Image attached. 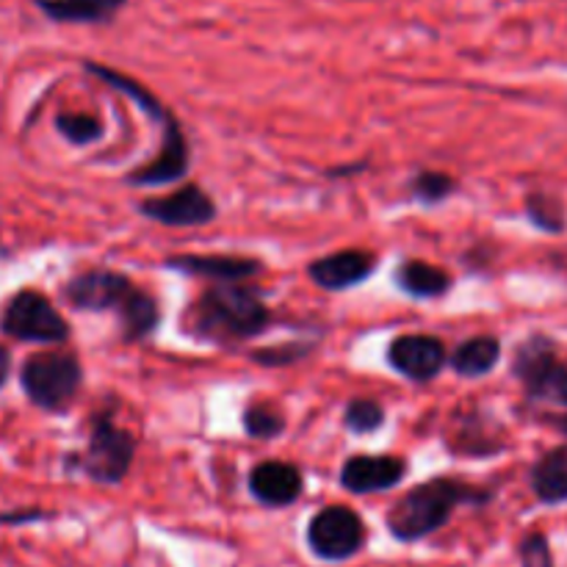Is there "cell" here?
Returning <instances> with one entry per match:
<instances>
[{"label": "cell", "instance_id": "obj_1", "mask_svg": "<svg viewBox=\"0 0 567 567\" xmlns=\"http://www.w3.org/2000/svg\"><path fill=\"white\" fill-rule=\"evenodd\" d=\"M269 321L271 313L260 293L249 286H230V282L210 286L186 310V330L194 338L216 343L247 341L260 336Z\"/></svg>", "mask_w": 567, "mask_h": 567}, {"label": "cell", "instance_id": "obj_2", "mask_svg": "<svg viewBox=\"0 0 567 567\" xmlns=\"http://www.w3.org/2000/svg\"><path fill=\"white\" fill-rule=\"evenodd\" d=\"M64 297L78 310H92V313L111 310V313H116L127 341L150 338L161 319L155 299L138 291L127 277L116 275V271H83L66 282Z\"/></svg>", "mask_w": 567, "mask_h": 567}, {"label": "cell", "instance_id": "obj_3", "mask_svg": "<svg viewBox=\"0 0 567 567\" xmlns=\"http://www.w3.org/2000/svg\"><path fill=\"white\" fill-rule=\"evenodd\" d=\"M493 498L491 491H476L454 480H432L413 487L388 515V529L396 540L413 543L424 540L432 532L446 526L454 509L463 504H487Z\"/></svg>", "mask_w": 567, "mask_h": 567}, {"label": "cell", "instance_id": "obj_4", "mask_svg": "<svg viewBox=\"0 0 567 567\" xmlns=\"http://www.w3.org/2000/svg\"><path fill=\"white\" fill-rule=\"evenodd\" d=\"M513 377L524 385L532 402L567 410V363L559 358L554 338L532 332L518 343L513 358Z\"/></svg>", "mask_w": 567, "mask_h": 567}, {"label": "cell", "instance_id": "obj_5", "mask_svg": "<svg viewBox=\"0 0 567 567\" xmlns=\"http://www.w3.org/2000/svg\"><path fill=\"white\" fill-rule=\"evenodd\" d=\"M22 391L28 393L37 408L59 413L75 402L83 382V369L75 354L70 352H42L25 360L20 371Z\"/></svg>", "mask_w": 567, "mask_h": 567}, {"label": "cell", "instance_id": "obj_6", "mask_svg": "<svg viewBox=\"0 0 567 567\" xmlns=\"http://www.w3.org/2000/svg\"><path fill=\"white\" fill-rule=\"evenodd\" d=\"M0 330L28 343H64L70 338V327L61 319L59 310L37 291H20L6 305Z\"/></svg>", "mask_w": 567, "mask_h": 567}, {"label": "cell", "instance_id": "obj_7", "mask_svg": "<svg viewBox=\"0 0 567 567\" xmlns=\"http://www.w3.org/2000/svg\"><path fill=\"white\" fill-rule=\"evenodd\" d=\"M133 454H136V441L131 432L120 430L111 419H97L83 454V471L100 485H120L131 471Z\"/></svg>", "mask_w": 567, "mask_h": 567}, {"label": "cell", "instance_id": "obj_8", "mask_svg": "<svg viewBox=\"0 0 567 567\" xmlns=\"http://www.w3.org/2000/svg\"><path fill=\"white\" fill-rule=\"evenodd\" d=\"M365 543V526L354 509L327 507L313 515L308 526V546L310 551L327 563H343L354 557Z\"/></svg>", "mask_w": 567, "mask_h": 567}, {"label": "cell", "instance_id": "obj_9", "mask_svg": "<svg viewBox=\"0 0 567 567\" xmlns=\"http://www.w3.org/2000/svg\"><path fill=\"white\" fill-rule=\"evenodd\" d=\"M188 164H192V161H188L186 136H183L175 114H169L164 120V138H161L158 155H155L150 164H144L142 169L133 172V175L127 177V183L138 188L166 186V183L181 181L188 172Z\"/></svg>", "mask_w": 567, "mask_h": 567}, {"label": "cell", "instance_id": "obj_10", "mask_svg": "<svg viewBox=\"0 0 567 567\" xmlns=\"http://www.w3.org/2000/svg\"><path fill=\"white\" fill-rule=\"evenodd\" d=\"M138 210L147 219L172 227H199L216 219V205L199 186H186L181 192H172L169 197L144 199Z\"/></svg>", "mask_w": 567, "mask_h": 567}, {"label": "cell", "instance_id": "obj_11", "mask_svg": "<svg viewBox=\"0 0 567 567\" xmlns=\"http://www.w3.org/2000/svg\"><path fill=\"white\" fill-rule=\"evenodd\" d=\"M388 363L413 382H430L446 363V347L432 336H402L388 347Z\"/></svg>", "mask_w": 567, "mask_h": 567}, {"label": "cell", "instance_id": "obj_12", "mask_svg": "<svg viewBox=\"0 0 567 567\" xmlns=\"http://www.w3.org/2000/svg\"><path fill=\"white\" fill-rule=\"evenodd\" d=\"M408 474V463L402 457H388V454H358L349 457L341 468V485L349 493H380L391 491L393 485L404 480Z\"/></svg>", "mask_w": 567, "mask_h": 567}, {"label": "cell", "instance_id": "obj_13", "mask_svg": "<svg viewBox=\"0 0 567 567\" xmlns=\"http://www.w3.org/2000/svg\"><path fill=\"white\" fill-rule=\"evenodd\" d=\"M374 269V255L363 252V249H343V252L313 260L308 275L316 286L327 288V291H347V288H354L363 280H369Z\"/></svg>", "mask_w": 567, "mask_h": 567}, {"label": "cell", "instance_id": "obj_14", "mask_svg": "<svg viewBox=\"0 0 567 567\" xmlns=\"http://www.w3.org/2000/svg\"><path fill=\"white\" fill-rule=\"evenodd\" d=\"M302 474L297 465L266 460L249 471V491L266 507H288L302 496Z\"/></svg>", "mask_w": 567, "mask_h": 567}, {"label": "cell", "instance_id": "obj_15", "mask_svg": "<svg viewBox=\"0 0 567 567\" xmlns=\"http://www.w3.org/2000/svg\"><path fill=\"white\" fill-rule=\"evenodd\" d=\"M166 266L183 275L205 277L214 282H241L260 275L264 266L252 258H233V255H175L166 260Z\"/></svg>", "mask_w": 567, "mask_h": 567}, {"label": "cell", "instance_id": "obj_16", "mask_svg": "<svg viewBox=\"0 0 567 567\" xmlns=\"http://www.w3.org/2000/svg\"><path fill=\"white\" fill-rule=\"evenodd\" d=\"M127 0H37L44 17L66 25H103L111 22Z\"/></svg>", "mask_w": 567, "mask_h": 567}, {"label": "cell", "instance_id": "obj_17", "mask_svg": "<svg viewBox=\"0 0 567 567\" xmlns=\"http://www.w3.org/2000/svg\"><path fill=\"white\" fill-rule=\"evenodd\" d=\"M529 485L537 502L557 507L567 502V443L543 454L529 471Z\"/></svg>", "mask_w": 567, "mask_h": 567}, {"label": "cell", "instance_id": "obj_18", "mask_svg": "<svg viewBox=\"0 0 567 567\" xmlns=\"http://www.w3.org/2000/svg\"><path fill=\"white\" fill-rule=\"evenodd\" d=\"M498 360H502V341L496 336H476L454 349L452 369L460 377L476 380V377L491 374L498 365Z\"/></svg>", "mask_w": 567, "mask_h": 567}, {"label": "cell", "instance_id": "obj_19", "mask_svg": "<svg viewBox=\"0 0 567 567\" xmlns=\"http://www.w3.org/2000/svg\"><path fill=\"white\" fill-rule=\"evenodd\" d=\"M396 286L419 299H435L452 288V277L426 260H404L396 269Z\"/></svg>", "mask_w": 567, "mask_h": 567}, {"label": "cell", "instance_id": "obj_20", "mask_svg": "<svg viewBox=\"0 0 567 567\" xmlns=\"http://www.w3.org/2000/svg\"><path fill=\"white\" fill-rule=\"evenodd\" d=\"M524 208H526V216H529V221L537 227V230L548 233V236H559V233L567 230L565 203L559 197H554V194L532 192L529 197H526Z\"/></svg>", "mask_w": 567, "mask_h": 567}, {"label": "cell", "instance_id": "obj_21", "mask_svg": "<svg viewBox=\"0 0 567 567\" xmlns=\"http://www.w3.org/2000/svg\"><path fill=\"white\" fill-rule=\"evenodd\" d=\"M55 127H59L61 136L70 144H78V147H86V144H94L97 138H103V125H100L97 116L92 114H75V111H64L55 120Z\"/></svg>", "mask_w": 567, "mask_h": 567}, {"label": "cell", "instance_id": "obj_22", "mask_svg": "<svg viewBox=\"0 0 567 567\" xmlns=\"http://www.w3.org/2000/svg\"><path fill=\"white\" fill-rule=\"evenodd\" d=\"M385 421V410L374 399H354L347 408V426L354 435H369V432L380 430Z\"/></svg>", "mask_w": 567, "mask_h": 567}, {"label": "cell", "instance_id": "obj_23", "mask_svg": "<svg viewBox=\"0 0 567 567\" xmlns=\"http://www.w3.org/2000/svg\"><path fill=\"white\" fill-rule=\"evenodd\" d=\"M454 188H457V183H454V177H449L446 172H421L413 181L415 199L426 205L443 203Z\"/></svg>", "mask_w": 567, "mask_h": 567}, {"label": "cell", "instance_id": "obj_24", "mask_svg": "<svg viewBox=\"0 0 567 567\" xmlns=\"http://www.w3.org/2000/svg\"><path fill=\"white\" fill-rule=\"evenodd\" d=\"M282 426H286L282 415L275 413L271 408H266V404H255V408H249L247 413H244V430L252 437H258V441L277 437L282 432Z\"/></svg>", "mask_w": 567, "mask_h": 567}, {"label": "cell", "instance_id": "obj_25", "mask_svg": "<svg viewBox=\"0 0 567 567\" xmlns=\"http://www.w3.org/2000/svg\"><path fill=\"white\" fill-rule=\"evenodd\" d=\"M518 559L520 567H554V551L548 537L543 532H529L518 543Z\"/></svg>", "mask_w": 567, "mask_h": 567}, {"label": "cell", "instance_id": "obj_26", "mask_svg": "<svg viewBox=\"0 0 567 567\" xmlns=\"http://www.w3.org/2000/svg\"><path fill=\"white\" fill-rule=\"evenodd\" d=\"M308 354V343H286V347H271L264 352L255 354V360L264 365H288L293 360L305 358Z\"/></svg>", "mask_w": 567, "mask_h": 567}, {"label": "cell", "instance_id": "obj_27", "mask_svg": "<svg viewBox=\"0 0 567 567\" xmlns=\"http://www.w3.org/2000/svg\"><path fill=\"white\" fill-rule=\"evenodd\" d=\"M9 371H11V358L3 347H0V385L9 380Z\"/></svg>", "mask_w": 567, "mask_h": 567}, {"label": "cell", "instance_id": "obj_28", "mask_svg": "<svg viewBox=\"0 0 567 567\" xmlns=\"http://www.w3.org/2000/svg\"><path fill=\"white\" fill-rule=\"evenodd\" d=\"M554 426H557L559 432L567 437V413L565 415H557V421H554Z\"/></svg>", "mask_w": 567, "mask_h": 567}]
</instances>
